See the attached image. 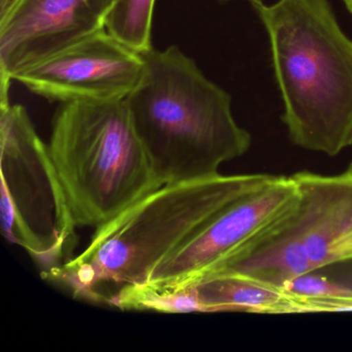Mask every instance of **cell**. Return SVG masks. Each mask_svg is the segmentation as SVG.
<instances>
[{
	"instance_id": "30bf717a",
	"label": "cell",
	"mask_w": 352,
	"mask_h": 352,
	"mask_svg": "<svg viewBox=\"0 0 352 352\" xmlns=\"http://www.w3.org/2000/svg\"><path fill=\"white\" fill-rule=\"evenodd\" d=\"M296 210L271 232L199 280L234 276L282 290L290 280L315 271L298 228Z\"/></svg>"
},
{
	"instance_id": "9c48e42d",
	"label": "cell",
	"mask_w": 352,
	"mask_h": 352,
	"mask_svg": "<svg viewBox=\"0 0 352 352\" xmlns=\"http://www.w3.org/2000/svg\"><path fill=\"white\" fill-rule=\"evenodd\" d=\"M300 191L296 221L316 270L331 263L335 247L352 232V164L333 176L292 175Z\"/></svg>"
},
{
	"instance_id": "8fae6325",
	"label": "cell",
	"mask_w": 352,
	"mask_h": 352,
	"mask_svg": "<svg viewBox=\"0 0 352 352\" xmlns=\"http://www.w3.org/2000/svg\"><path fill=\"white\" fill-rule=\"evenodd\" d=\"M154 5L155 0H116L106 30L137 52L149 50Z\"/></svg>"
},
{
	"instance_id": "9a60e30c",
	"label": "cell",
	"mask_w": 352,
	"mask_h": 352,
	"mask_svg": "<svg viewBox=\"0 0 352 352\" xmlns=\"http://www.w3.org/2000/svg\"><path fill=\"white\" fill-rule=\"evenodd\" d=\"M343 1L345 3L346 9L350 14H352V0H343Z\"/></svg>"
},
{
	"instance_id": "277c9868",
	"label": "cell",
	"mask_w": 352,
	"mask_h": 352,
	"mask_svg": "<svg viewBox=\"0 0 352 352\" xmlns=\"http://www.w3.org/2000/svg\"><path fill=\"white\" fill-rule=\"evenodd\" d=\"M48 146L78 226L98 228L160 187L124 100L60 104Z\"/></svg>"
},
{
	"instance_id": "4fadbf2b",
	"label": "cell",
	"mask_w": 352,
	"mask_h": 352,
	"mask_svg": "<svg viewBox=\"0 0 352 352\" xmlns=\"http://www.w3.org/2000/svg\"><path fill=\"white\" fill-rule=\"evenodd\" d=\"M346 259H352V232L335 247L331 254V263Z\"/></svg>"
},
{
	"instance_id": "5b68a950",
	"label": "cell",
	"mask_w": 352,
	"mask_h": 352,
	"mask_svg": "<svg viewBox=\"0 0 352 352\" xmlns=\"http://www.w3.org/2000/svg\"><path fill=\"white\" fill-rule=\"evenodd\" d=\"M1 232L46 272L72 258L78 228L48 144L28 110L0 102Z\"/></svg>"
},
{
	"instance_id": "2e32d148",
	"label": "cell",
	"mask_w": 352,
	"mask_h": 352,
	"mask_svg": "<svg viewBox=\"0 0 352 352\" xmlns=\"http://www.w3.org/2000/svg\"><path fill=\"white\" fill-rule=\"evenodd\" d=\"M220 1H230V0H220ZM248 1H250L252 5H254V3H259L261 0H248Z\"/></svg>"
},
{
	"instance_id": "ba28073f",
	"label": "cell",
	"mask_w": 352,
	"mask_h": 352,
	"mask_svg": "<svg viewBox=\"0 0 352 352\" xmlns=\"http://www.w3.org/2000/svg\"><path fill=\"white\" fill-rule=\"evenodd\" d=\"M116 0H18L0 20V98L13 76L106 30Z\"/></svg>"
},
{
	"instance_id": "6da1fadb",
	"label": "cell",
	"mask_w": 352,
	"mask_h": 352,
	"mask_svg": "<svg viewBox=\"0 0 352 352\" xmlns=\"http://www.w3.org/2000/svg\"><path fill=\"white\" fill-rule=\"evenodd\" d=\"M272 175H217L162 185L106 223L77 256L43 272L74 298L112 305L127 288L147 282L154 270L204 224Z\"/></svg>"
},
{
	"instance_id": "3957f363",
	"label": "cell",
	"mask_w": 352,
	"mask_h": 352,
	"mask_svg": "<svg viewBox=\"0 0 352 352\" xmlns=\"http://www.w3.org/2000/svg\"><path fill=\"white\" fill-rule=\"evenodd\" d=\"M253 6L269 34L292 143L338 155L352 145V41L329 0Z\"/></svg>"
},
{
	"instance_id": "7a4b0ae2",
	"label": "cell",
	"mask_w": 352,
	"mask_h": 352,
	"mask_svg": "<svg viewBox=\"0 0 352 352\" xmlns=\"http://www.w3.org/2000/svg\"><path fill=\"white\" fill-rule=\"evenodd\" d=\"M141 54L143 78L124 102L160 186L217 176L248 151L232 98L192 58L176 46Z\"/></svg>"
},
{
	"instance_id": "8992f818",
	"label": "cell",
	"mask_w": 352,
	"mask_h": 352,
	"mask_svg": "<svg viewBox=\"0 0 352 352\" xmlns=\"http://www.w3.org/2000/svg\"><path fill=\"white\" fill-rule=\"evenodd\" d=\"M292 177H276L240 197L204 224L162 261L142 288L152 292L191 285L287 219L298 207Z\"/></svg>"
},
{
	"instance_id": "7c38bea8",
	"label": "cell",
	"mask_w": 352,
	"mask_h": 352,
	"mask_svg": "<svg viewBox=\"0 0 352 352\" xmlns=\"http://www.w3.org/2000/svg\"><path fill=\"white\" fill-rule=\"evenodd\" d=\"M316 271L352 292V259L337 261Z\"/></svg>"
},
{
	"instance_id": "52a82bcc",
	"label": "cell",
	"mask_w": 352,
	"mask_h": 352,
	"mask_svg": "<svg viewBox=\"0 0 352 352\" xmlns=\"http://www.w3.org/2000/svg\"><path fill=\"white\" fill-rule=\"evenodd\" d=\"M144 72L141 53L104 30L18 72L13 80L51 102H119Z\"/></svg>"
},
{
	"instance_id": "5bb4252c",
	"label": "cell",
	"mask_w": 352,
	"mask_h": 352,
	"mask_svg": "<svg viewBox=\"0 0 352 352\" xmlns=\"http://www.w3.org/2000/svg\"><path fill=\"white\" fill-rule=\"evenodd\" d=\"M18 0H0V20L5 19Z\"/></svg>"
}]
</instances>
